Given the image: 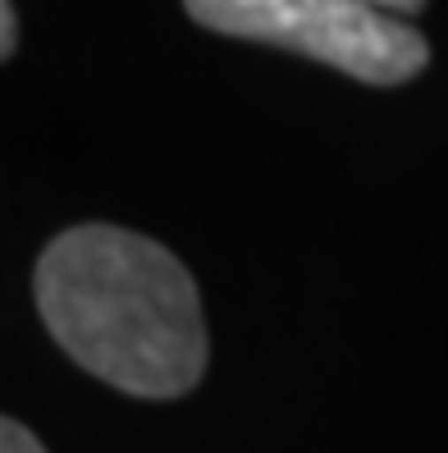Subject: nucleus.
I'll list each match as a JSON object with an SVG mask.
<instances>
[{"label": "nucleus", "mask_w": 448, "mask_h": 453, "mask_svg": "<svg viewBox=\"0 0 448 453\" xmlns=\"http://www.w3.org/2000/svg\"><path fill=\"white\" fill-rule=\"evenodd\" d=\"M37 307L60 349L138 398L188 394L206 371L201 298L161 243L115 229H65L37 261Z\"/></svg>", "instance_id": "nucleus-1"}, {"label": "nucleus", "mask_w": 448, "mask_h": 453, "mask_svg": "<svg viewBox=\"0 0 448 453\" xmlns=\"http://www.w3.org/2000/svg\"><path fill=\"white\" fill-rule=\"evenodd\" d=\"M193 23L321 60L371 88H399L430 65V42L366 0H183Z\"/></svg>", "instance_id": "nucleus-2"}, {"label": "nucleus", "mask_w": 448, "mask_h": 453, "mask_svg": "<svg viewBox=\"0 0 448 453\" xmlns=\"http://www.w3.org/2000/svg\"><path fill=\"white\" fill-rule=\"evenodd\" d=\"M19 46V23H14V0H0V56H14Z\"/></svg>", "instance_id": "nucleus-4"}, {"label": "nucleus", "mask_w": 448, "mask_h": 453, "mask_svg": "<svg viewBox=\"0 0 448 453\" xmlns=\"http://www.w3.org/2000/svg\"><path fill=\"white\" fill-rule=\"evenodd\" d=\"M366 5H376V10H384V14H416L426 0H366Z\"/></svg>", "instance_id": "nucleus-5"}, {"label": "nucleus", "mask_w": 448, "mask_h": 453, "mask_svg": "<svg viewBox=\"0 0 448 453\" xmlns=\"http://www.w3.org/2000/svg\"><path fill=\"white\" fill-rule=\"evenodd\" d=\"M0 453H46L42 440L28 431V426H19L14 417L0 421Z\"/></svg>", "instance_id": "nucleus-3"}]
</instances>
